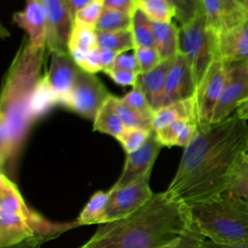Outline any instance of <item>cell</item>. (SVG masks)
<instances>
[{
	"instance_id": "1",
	"label": "cell",
	"mask_w": 248,
	"mask_h": 248,
	"mask_svg": "<svg viewBox=\"0 0 248 248\" xmlns=\"http://www.w3.org/2000/svg\"><path fill=\"white\" fill-rule=\"evenodd\" d=\"M247 150V120L236 112L221 122L199 128L184 148L167 191L186 204L221 195Z\"/></svg>"
},
{
	"instance_id": "2",
	"label": "cell",
	"mask_w": 248,
	"mask_h": 248,
	"mask_svg": "<svg viewBox=\"0 0 248 248\" xmlns=\"http://www.w3.org/2000/svg\"><path fill=\"white\" fill-rule=\"evenodd\" d=\"M193 225L189 205L166 190L131 215L100 224L92 237L78 248H160Z\"/></svg>"
},
{
	"instance_id": "3",
	"label": "cell",
	"mask_w": 248,
	"mask_h": 248,
	"mask_svg": "<svg viewBox=\"0 0 248 248\" xmlns=\"http://www.w3.org/2000/svg\"><path fill=\"white\" fill-rule=\"evenodd\" d=\"M45 50H32L26 39L21 44L7 72L0 101L1 170L14 160L35 121L37 87L44 76Z\"/></svg>"
},
{
	"instance_id": "4",
	"label": "cell",
	"mask_w": 248,
	"mask_h": 248,
	"mask_svg": "<svg viewBox=\"0 0 248 248\" xmlns=\"http://www.w3.org/2000/svg\"><path fill=\"white\" fill-rule=\"evenodd\" d=\"M76 226H78L77 221L71 224H53L28 208L17 186L1 171L0 248L26 240L43 243Z\"/></svg>"
},
{
	"instance_id": "5",
	"label": "cell",
	"mask_w": 248,
	"mask_h": 248,
	"mask_svg": "<svg viewBox=\"0 0 248 248\" xmlns=\"http://www.w3.org/2000/svg\"><path fill=\"white\" fill-rule=\"evenodd\" d=\"M195 227L213 242H248V203L243 200L219 195L188 204Z\"/></svg>"
},
{
	"instance_id": "6",
	"label": "cell",
	"mask_w": 248,
	"mask_h": 248,
	"mask_svg": "<svg viewBox=\"0 0 248 248\" xmlns=\"http://www.w3.org/2000/svg\"><path fill=\"white\" fill-rule=\"evenodd\" d=\"M179 53L192 69L196 88L211 63L218 58V37L208 27L202 10L187 24L179 26Z\"/></svg>"
},
{
	"instance_id": "7",
	"label": "cell",
	"mask_w": 248,
	"mask_h": 248,
	"mask_svg": "<svg viewBox=\"0 0 248 248\" xmlns=\"http://www.w3.org/2000/svg\"><path fill=\"white\" fill-rule=\"evenodd\" d=\"M111 96L103 82L95 76L79 69L71 90L58 105L64 106L78 115L94 120L97 112Z\"/></svg>"
},
{
	"instance_id": "8",
	"label": "cell",
	"mask_w": 248,
	"mask_h": 248,
	"mask_svg": "<svg viewBox=\"0 0 248 248\" xmlns=\"http://www.w3.org/2000/svg\"><path fill=\"white\" fill-rule=\"evenodd\" d=\"M149 177L150 174H145L124 187H111L104 223L123 219L144 205L154 195L149 186Z\"/></svg>"
},
{
	"instance_id": "9",
	"label": "cell",
	"mask_w": 248,
	"mask_h": 248,
	"mask_svg": "<svg viewBox=\"0 0 248 248\" xmlns=\"http://www.w3.org/2000/svg\"><path fill=\"white\" fill-rule=\"evenodd\" d=\"M225 81L211 124L230 117L248 99V62L225 63Z\"/></svg>"
},
{
	"instance_id": "10",
	"label": "cell",
	"mask_w": 248,
	"mask_h": 248,
	"mask_svg": "<svg viewBox=\"0 0 248 248\" xmlns=\"http://www.w3.org/2000/svg\"><path fill=\"white\" fill-rule=\"evenodd\" d=\"M225 76V63L218 57L211 63L198 84L194 99L199 128H205L212 123L213 113L223 89Z\"/></svg>"
},
{
	"instance_id": "11",
	"label": "cell",
	"mask_w": 248,
	"mask_h": 248,
	"mask_svg": "<svg viewBox=\"0 0 248 248\" xmlns=\"http://www.w3.org/2000/svg\"><path fill=\"white\" fill-rule=\"evenodd\" d=\"M79 69L68 51L50 53L48 68L40 86L53 106L71 90Z\"/></svg>"
},
{
	"instance_id": "12",
	"label": "cell",
	"mask_w": 248,
	"mask_h": 248,
	"mask_svg": "<svg viewBox=\"0 0 248 248\" xmlns=\"http://www.w3.org/2000/svg\"><path fill=\"white\" fill-rule=\"evenodd\" d=\"M44 11L46 27V50L51 52L68 51V41L73 21L63 0H38Z\"/></svg>"
},
{
	"instance_id": "13",
	"label": "cell",
	"mask_w": 248,
	"mask_h": 248,
	"mask_svg": "<svg viewBox=\"0 0 248 248\" xmlns=\"http://www.w3.org/2000/svg\"><path fill=\"white\" fill-rule=\"evenodd\" d=\"M162 147L163 145L157 140L155 132L151 131L148 139L140 149L127 154L122 172L112 187L121 188L145 174H150Z\"/></svg>"
},
{
	"instance_id": "14",
	"label": "cell",
	"mask_w": 248,
	"mask_h": 248,
	"mask_svg": "<svg viewBox=\"0 0 248 248\" xmlns=\"http://www.w3.org/2000/svg\"><path fill=\"white\" fill-rule=\"evenodd\" d=\"M208 27L217 37L241 23L248 11L238 0H201Z\"/></svg>"
},
{
	"instance_id": "15",
	"label": "cell",
	"mask_w": 248,
	"mask_h": 248,
	"mask_svg": "<svg viewBox=\"0 0 248 248\" xmlns=\"http://www.w3.org/2000/svg\"><path fill=\"white\" fill-rule=\"evenodd\" d=\"M195 92L196 83L191 66L187 58L178 52L173 57L167 76L163 106L192 98Z\"/></svg>"
},
{
	"instance_id": "16",
	"label": "cell",
	"mask_w": 248,
	"mask_h": 248,
	"mask_svg": "<svg viewBox=\"0 0 248 248\" xmlns=\"http://www.w3.org/2000/svg\"><path fill=\"white\" fill-rule=\"evenodd\" d=\"M14 22L23 29L27 35V44L34 51L46 49V20L38 0H25L22 11L14 14Z\"/></svg>"
},
{
	"instance_id": "17",
	"label": "cell",
	"mask_w": 248,
	"mask_h": 248,
	"mask_svg": "<svg viewBox=\"0 0 248 248\" xmlns=\"http://www.w3.org/2000/svg\"><path fill=\"white\" fill-rule=\"evenodd\" d=\"M172 59L163 60L153 70L138 76L135 86L143 92L154 111L163 107L167 76Z\"/></svg>"
},
{
	"instance_id": "18",
	"label": "cell",
	"mask_w": 248,
	"mask_h": 248,
	"mask_svg": "<svg viewBox=\"0 0 248 248\" xmlns=\"http://www.w3.org/2000/svg\"><path fill=\"white\" fill-rule=\"evenodd\" d=\"M218 56L224 63L248 62V37L238 26L218 36Z\"/></svg>"
},
{
	"instance_id": "19",
	"label": "cell",
	"mask_w": 248,
	"mask_h": 248,
	"mask_svg": "<svg viewBox=\"0 0 248 248\" xmlns=\"http://www.w3.org/2000/svg\"><path fill=\"white\" fill-rule=\"evenodd\" d=\"M180 119H191L197 121L194 97L163 106L155 110L152 117V131L155 132Z\"/></svg>"
},
{
	"instance_id": "20",
	"label": "cell",
	"mask_w": 248,
	"mask_h": 248,
	"mask_svg": "<svg viewBox=\"0 0 248 248\" xmlns=\"http://www.w3.org/2000/svg\"><path fill=\"white\" fill-rule=\"evenodd\" d=\"M154 46L161 60H170L179 51V27L172 22L152 21Z\"/></svg>"
},
{
	"instance_id": "21",
	"label": "cell",
	"mask_w": 248,
	"mask_h": 248,
	"mask_svg": "<svg viewBox=\"0 0 248 248\" xmlns=\"http://www.w3.org/2000/svg\"><path fill=\"white\" fill-rule=\"evenodd\" d=\"M126 129L114 106V96H110L101 107L93 120V130L117 139Z\"/></svg>"
},
{
	"instance_id": "22",
	"label": "cell",
	"mask_w": 248,
	"mask_h": 248,
	"mask_svg": "<svg viewBox=\"0 0 248 248\" xmlns=\"http://www.w3.org/2000/svg\"><path fill=\"white\" fill-rule=\"evenodd\" d=\"M108 191L95 192L91 196L77 219L78 226L104 224L106 206L108 203Z\"/></svg>"
},
{
	"instance_id": "23",
	"label": "cell",
	"mask_w": 248,
	"mask_h": 248,
	"mask_svg": "<svg viewBox=\"0 0 248 248\" xmlns=\"http://www.w3.org/2000/svg\"><path fill=\"white\" fill-rule=\"evenodd\" d=\"M97 38L99 47L108 48L118 54L136 48L131 28L118 31H97Z\"/></svg>"
},
{
	"instance_id": "24",
	"label": "cell",
	"mask_w": 248,
	"mask_h": 248,
	"mask_svg": "<svg viewBox=\"0 0 248 248\" xmlns=\"http://www.w3.org/2000/svg\"><path fill=\"white\" fill-rule=\"evenodd\" d=\"M221 195L239 198L248 203V153L239 159L229 184Z\"/></svg>"
},
{
	"instance_id": "25",
	"label": "cell",
	"mask_w": 248,
	"mask_h": 248,
	"mask_svg": "<svg viewBox=\"0 0 248 248\" xmlns=\"http://www.w3.org/2000/svg\"><path fill=\"white\" fill-rule=\"evenodd\" d=\"M131 31L136 47L154 46L152 21L138 7L132 13Z\"/></svg>"
},
{
	"instance_id": "26",
	"label": "cell",
	"mask_w": 248,
	"mask_h": 248,
	"mask_svg": "<svg viewBox=\"0 0 248 248\" xmlns=\"http://www.w3.org/2000/svg\"><path fill=\"white\" fill-rule=\"evenodd\" d=\"M97 47L99 46L96 29L74 23L68 41V52L86 53Z\"/></svg>"
},
{
	"instance_id": "27",
	"label": "cell",
	"mask_w": 248,
	"mask_h": 248,
	"mask_svg": "<svg viewBox=\"0 0 248 248\" xmlns=\"http://www.w3.org/2000/svg\"><path fill=\"white\" fill-rule=\"evenodd\" d=\"M147 17L154 22H171L174 11L168 0H140L136 2Z\"/></svg>"
},
{
	"instance_id": "28",
	"label": "cell",
	"mask_w": 248,
	"mask_h": 248,
	"mask_svg": "<svg viewBox=\"0 0 248 248\" xmlns=\"http://www.w3.org/2000/svg\"><path fill=\"white\" fill-rule=\"evenodd\" d=\"M115 109L126 128H139L152 131V117L142 114L125 105L120 98L114 96Z\"/></svg>"
},
{
	"instance_id": "29",
	"label": "cell",
	"mask_w": 248,
	"mask_h": 248,
	"mask_svg": "<svg viewBox=\"0 0 248 248\" xmlns=\"http://www.w3.org/2000/svg\"><path fill=\"white\" fill-rule=\"evenodd\" d=\"M132 23V14L105 9L96 24L97 31H118L130 29Z\"/></svg>"
},
{
	"instance_id": "30",
	"label": "cell",
	"mask_w": 248,
	"mask_h": 248,
	"mask_svg": "<svg viewBox=\"0 0 248 248\" xmlns=\"http://www.w3.org/2000/svg\"><path fill=\"white\" fill-rule=\"evenodd\" d=\"M174 11V17L180 25L192 21L202 9L201 0H168Z\"/></svg>"
},
{
	"instance_id": "31",
	"label": "cell",
	"mask_w": 248,
	"mask_h": 248,
	"mask_svg": "<svg viewBox=\"0 0 248 248\" xmlns=\"http://www.w3.org/2000/svg\"><path fill=\"white\" fill-rule=\"evenodd\" d=\"M150 133L151 131L148 130L126 128L116 140L120 142L126 154H128L140 149L148 139Z\"/></svg>"
},
{
	"instance_id": "32",
	"label": "cell",
	"mask_w": 248,
	"mask_h": 248,
	"mask_svg": "<svg viewBox=\"0 0 248 248\" xmlns=\"http://www.w3.org/2000/svg\"><path fill=\"white\" fill-rule=\"evenodd\" d=\"M205 236L193 224L187 231L160 248H202Z\"/></svg>"
},
{
	"instance_id": "33",
	"label": "cell",
	"mask_w": 248,
	"mask_h": 248,
	"mask_svg": "<svg viewBox=\"0 0 248 248\" xmlns=\"http://www.w3.org/2000/svg\"><path fill=\"white\" fill-rule=\"evenodd\" d=\"M103 11V0H93L78 12L74 19V23L95 28Z\"/></svg>"
},
{
	"instance_id": "34",
	"label": "cell",
	"mask_w": 248,
	"mask_h": 248,
	"mask_svg": "<svg viewBox=\"0 0 248 248\" xmlns=\"http://www.w3.org/2000/svg\"><path fill=\"white\" fill-rule=\"evenodd\" d=\"M120 100L129 108L142 114L153 117L154 110L150 107L143 92L138 86H133V89L121 97Z\"/></svg>"
},
{
	"instance_id": "35",
	"label": "cell",
	"mask_w": 248,
	"mask_h": 248,
	"mask_svg": "<svg viewBox=\"0 0 248 248\" xmlns=\"http://www.w3.org/2000/svg\"><path fill=\"white\" fill-rule=\"evenodd\" d=\"M190 120L191 119H180L165 126L162 129L155 131L157 140L163 146H174L180 132Z\"/></svg>"
},
{
	"instance_id": "36",
	"label": "cell",
	"mask_w": 248,
	"mask_h": 248,
	"mask_svg": "<svg viewBox=\"0 0 248 248\" xmlns=\"http://www.w3.org/2000/svg\"><path fill=\"white\" fill-rule=\"evenodd\" d=\"M134 52L140 67V74H144L153 70L162 61L155 46L136 47Z\"/></svg>"
},
{
	"instance_id": "37",
	"label": "cell",
	"mask_w": 248,
	"mask_h": 248,
	"mask_svg": "<svg viewBox=\"0 0 248 248\" xmlns=\"http://www.w3.org/2000/svg\"><path fill=\"white\" fill-rule=\"evenodd\" d=\"M105 73L117 84L122 85V86H135L137 82V78L139 74L135 72H130L126 70H121V69H116V68H110Z\"/></svg>"
},
{
	"instance_id": "38",
	"label": "cell",
	"mask_w": 248,
	"mask_h": 248,
	"mask_svg": "<svg viewBox=\"0 0 248 248\" xmlns=\"http://www.w3.org/2000/svg\"><path fill=\"white\" fill-rule=\"evenodd\" d=\"M78 67L80 69H82L83 71L90 73V74H96L100 71H103L99 47H97L89 52H86L85 55L83 56L81 62L79 63Z\"/></svg>"
},
{
	"instance_id": "39",
	"label": "cell",
	"mask_w": 248,
	"mask_h": 248,
	"mask_svg": "<svg viewBox=\"0 0 248 248\" xmlns=\"http://www.w3.org/2000/svg\"><path fill=\"white\" fill-rule=\"evenodd\" d=\"M112 68L126 70V71L135 72V73L140 74V67H139L134 50L131 53H129L128 51L119 53L115 59V62H114Z\"/></svg>"
},
{
	"instance_id": "40",
	"label": "cell",
	"mask_w": 248,
	"mask_h": 248,
	"mask_svg": "<svg viewBox=\"0 0 248 248\" xmlns=\"http://www.w3.org/2000/svg\"><path fill=\"white\" fill-rule=\"evenodd\" d=\"M104 8L132 14L136 8V0H103Z\"/></svg>"
},
{
	"instance_id": "41",
	"label": "cell",
	"mask_w": 248,
	"mask_h": 248,
	"mask_svg": "<svg viewBox=\"0 0 248 248\" xmlns=\"http://www.w3.org/2000/svg\"><path fill=\"white\" fill-rule=\"evenodd\" d=\"M93 0H63L65 8L74 23V19L78 11H80L87 4L92 2Z\"/></svg>"
},
{
	"instance_id": "42",
	"label": "cell",
	"mask_w": 248,
	"mask_h": 248,
	"mask_svg": "<svg viewBox=\"0 0 248 248\" xmlns=\"http://www.w3.org/2000/svg\"><path fill=\"white\" fill-rule=\"evenodd\" d=\"M99 50H100V58H101L102 69L105 72V71L112 68L118 53L115 52V51L109 50L108 48H102V47H99Z\"/></svg>"
},
{
	"instance_id": "43",
	"label": "cell",
	"mask_w": 248,
	"mask_h": 248,
	"mask_svg": "<svg viewBox=\"0 0 248 248\" xmlns=\"http://www.w3.org/2000/svg\"><path fill=\"white\" fill-rule=\"evenodd\" d=\"M202 248H248V242H240L234 244H220L209 239L203 241Z\"/></svg>"
},
{
	"instance_id": "44",
	"label": "cell",
	"mask_w": 248,
	"mask_h": 248,
	"mask_svg": "<svg viewBox=\"0 0 248 248\" xmlns=\"http://www.w3.org/2000/svg\"><path fill=\"white\" fill-rule=\"evenodd\" d=\"M235 112L240 118L248 120V99L239 105Z\"/></svg>"
},
{
	"instance_id": "45",
	"label": "cell",
	"mask_w": 248,
	"mask_h": 248,
	"mask_svg": "<svg viewBox=\"0 0 248 248\" xmlns=\"http://www.w3.org/2000/svg\"><path fill=\"white\" fill-rule=\"evenodd\" d=\"M41 244L42 243H40L36 240H26V241H23L19 244L10 246V247H6V248H40Z\"/></svg>"
},
{
	"instance_id": "46",
	"label": "cell",
	"mask_w": 248,
	"mask_h": 248,
	"mask_svg": "<svg viewBox=\"0 0 248 248\" xmlns=\"http://www.w3.org/2000/svg\"><path fill=\"white\" fill-rule=\"evenodd\" d=\"M242 4L246 8V10L248 11V0H242Z\"/></svg>"
},
{
	"instance_id": "47",
	"label": "cell",
	"mask_w": 248,
	"mask_h": 248,
	"mask_svg": "<svg viewBox=\"0 0 248 248\" xmlns=\"http://www.w3.org/2000/svg\"><path fill=\"white\" fill-rule=\"evenodd\" d=\"M238 1H239V2H241V3H242V0H238Z\"/></svg>"
},
{
	"instance_id": "48",
	"label": "cell",
	"mask_w": 248,
	"mask_h": 248,
	"mask_svg": "<svg viewBox=\"0 0 248 248\" xmlns=\"http://www.w3.org/2000/svg\"><path fill=\"white\" fill-rule=\"evenodd\" d=\"M137 1H140V0H136V2H137Z\"/></svg>"
},
{
	"instance_id": "49",
	"label": "cell",
	"mask_w": 248,
	"mask_h": 248,
	"mask_svg": "<svg viewBox=\"0 0 248 248\" xmlns=\"http://www.w3.org/2000/svg\"><path fill=\"white\" fill-rule=\"evenodd\" d=\"M247 153H248V150H247Z\"/></svg>"
}]
</instances>
